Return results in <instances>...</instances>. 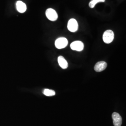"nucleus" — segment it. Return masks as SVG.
<instances>
[{
	"mask_svg": "<svg viewBox=\"0 0 126 126\" xmlns=\"http://www.w3.org/2000/svg\"><path fill=\"white\" fill-rule=\"evenodd\" d=\"M114 36L113 32L110 30H108L104 32L103 35V40L106 44H110L113 40Z\"/></svg>",
	"mask_w": 126,
	"mask_h": 126,
	"instance_id": "f257e3e1",
	"label": "nucleus"
},
{
	"mask_svg": "<svg viewBox=\"0 0 126 126\" xmlns=\"http://www.w3.org/2000/svg\"><path fill=\"white\" fill-rule=\"evenodd\" d=\"M68 42L67 39L65 37H60L58 38L55 43L56 47L58 49L64 48L67 46Z\"/></svg>",
	"mask_w": 126,
	"mask_h": 126,
	"instance_id": "f03ea898",
	"label": "nucleus"
},
{
	"mask_svg": "<svg viewBox=\"0 0 126 126\" xmlns=\"http://www.w3.org/2000/svg\"><path fill=\"white\" fill-rule=\"evenodd\" d=\"M45 14L46 17L51 21H55L58 18V15L56 11L54 9L51 8L46 10Z\"/></svg>",
	"mask_w": 126,
	"mask_h": 126,
	"instance_id": "7ed1b4c3",
	"label": "nucleus"
},
{
	"mask_svg": "<svg viewBox=\"0 0 126 126\" xmlns=\"http://www.w3.org/2000/svg\"><path fill=\"white\" fill-rule=\"evenodd\" d=\"M78 23L76 19L72 18L68 23L67 28L70 32H75L78 31Z\"/></svg>",
	"mask_w": 126,
	"mask_h": 126,
	"instance_id": "20e7f679",
	"label": "nucleus"
},
{
	"mask_svg": "<svg viewBox=\"0 0 126 126\" xmlns=\"http://www.w3.org/2000/svg\"><path fill=\"white\" fill-rule=\"evenodd\" d=\"M71 48L72 50H76L78 51H81L84 49V44L80 41H76L71 44Z\"/></svg>",
	"mask_w": 126,
	"mask_h": 126,
	"instance_id": "39448f33",
	"label": "nucleus"
},
{
	"mask_svg": "<svg viewBox=\"0 0 126 126\" xmlns=\"http://www.w3.org/2000/svg\"><path fill=\"white\" fill-rule=\"evenodd\" d=\"M113 123L114 126H121L122 118L118 113L114 112L112 114Z\"/></svg>",
	"mask_w": 126,
	"mask_h": 126,
	"instance_id": "423d86ee",
	"label": "nucleus"
},
{
	"mask_svg": "<svg viewBox=\"0 0 126 126\" xmlns=\"http://www.w3.org/2000/svg\"><path fill=\"white\" fill-rule=\"evenodd\" d=\"M107 63L105 61H100L96 63L94 66V70L96 72H101L106 69Z\"/></svg>",
	"mask_w": 126,
	"mask_h": 126,
	"instance_id": "0eeeda50",
	"label": "nucleus"
},
{
	"mask_svg": "<svg viewBox=\"0 0 126 126\" xmlns=\"http://www.w3.org/2000/svg\"><path fill=\"white\" fill-rule=\"evenodd\" d=\"M16 9L19 12L23 13L26 11L27 9V7L26 4L23 1L19 0L16 3Z\"/></svg>",
	"mask_w": 126,
	"mask_h": 126,
	"instance_id": "6e6552de",
	"label": "nucleus"
},
{
	"mask_svg": "<svg viewBox=\"0 0 126 126\" xmlns=\"http://www.w3.org/2000/svg\"><path fill=\"white\" fill-rule=\"evenodd\" d=\"M58 60V63L59 66L62 69H65L68 67V64L67 62L63 56H59Z\"/></svg>",
	"mask_w": 126,
	"mask_h": 126,
	"instance_id": "1a4fd4ad",
	"label": "nucleus"
},
{
	"mask_svg": "<svg viewBox=\"0 0 126 126\" xmlns=\"http://www.w3.org/2000/svg\"><path fill=\"white\" fill-rule=\"evenodd\" d=\"M43 94L46 96L50 97V96H53L56 93L55 92L52 90H50L48 89H45L43 91Z\"/></svg>",
	"mask_w": 126,
	"mask_h": 126,
	"instance_id": "9d476101",
	"label": "nucleus"
},
{
	"mask_svg": "<svg viewBox=\"0 0 126 126\" xmlns=\"http://www.w3.org/2000/svg\"><path fill=\"white\" fill-rule=\"evenodd\" d=\"M105 1V0H92L89 3V6L90 8L93 9L94 8L95 5L99 2H104Z\"/></svg>",
	"mask_w": 126,
	"mask_h": 126,
	"instance_id": "9b49d317",
	"label": "nucleus"
},
{
	"mask_svg": "<svg viewBox=\"0 0 126 126\" xmlns=\"http://www.w3.org/2000/svg\"></svg>",
	"mask_w": 126,
	"mask_h": 126,
	"instance_id": "f8f14e48",
	"label": "nucleus"
}]
</instances>
